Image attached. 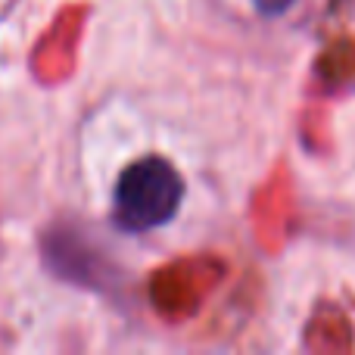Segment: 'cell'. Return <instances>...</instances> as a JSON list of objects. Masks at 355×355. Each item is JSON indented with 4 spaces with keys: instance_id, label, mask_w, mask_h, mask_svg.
I'll list each match as a JSON object with an SVG mask.
<instances>
[{
    "instance_id": "cell-2",
    "label": "cell",
    "mask_w": 355,
    "mask_h": 355,
    "mask_svg": "<svg viewBox=\"0 0 355 355\" xmlns=\"http://www.w3.org/2000/svg\"><path fill=\"white\" fill-rule=\"evenodd\" d=\"M293 3H296V0H252V6H256L259 16H268V19L284 16V12H287Z\"/></svg>"
},
{
    "instance_id": "cell-1",
    "label": "cell",
    "mask_w": 355,
    "mask_h": 355,
    "mask_svg": "<svg viewBox=\"0 0 355 355\" xmlns=\"http://www.w3.org/2000/svg\"><path fill=\"white\" fill-rule=\"evenodd\" d=\"M184 200V178L162 156L128 162L112 190V221L128 234L156 231L178 215Z\"/></svg>"
}]
</instances>
